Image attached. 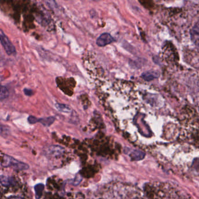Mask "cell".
Returning <instances> with one entry per match:
<instances>
[{
  "label": "cell",
  "mask_w": 199,
  "mask_h": 199,
  "mask_svg": "<svg viewBox=\"0 0 199 199\" xmlns=\"http://www.w3.org/2000/svg\"><path fill=\"white\" fill-rule=\"evenodd\" d=\"M1 165L4 167H12L13 169L17 170H25L29 168L28 165L25 163L18 161L15 159L6 155H2Z\"/></svg>",
  "instance_id": "1"
},
{
  "label": "cell",
  "mask_w": 199,
  "mask_h": 199,
  "mask_svg": "<svg viewBox=\"0 0 199 199\" xmlns=\"http://www.w3.org/2000/svg\"><path fill=\"white\" fill-rule=\"evenodd\" d=\"M0 39L1 44L5 49L6 54L9 55L16 54V50L14 46L2 30H1L0 33Z\"/></svg>",
  "instance_id": "2"
},
{
  "label": "cell",
  "mask_w": 199,
  "mask_h": 199,
  "mask_svg": "<svg viewBox=\"0 0 199 199\" xmlns=\"http://www.w3.org/2000/svg\"><path fill=\"white\" fill-rule=\"evenodd\" d=\"M115 41L113 37L108 33H104L97 39V44L100 47H103Z\"/></svg>",
  "instance_id": "3"
},
{
  "label": "cell",
  "mask_w": 199,
  "mask_h": 199,
  "mask_svg": "<svg viewBox=\"0 0 199 199\" xmlns=\"http://www.w3.org/2000/svg\"><path fill=\"white\" fill-rule=\"evenodd\" d=\"M191 37L194 43L199 46V21L191 30Z\"/></svg>",
  "instance_id": "4"
},
{
  "label": "cell",
  "mask_w": 199,
  "mask_h": 199,
  "mask_svg": "<svg viewBox=\"0 0 199 199\" xmlns=\"http://www.w3.org/2000/svg\"><path fill=\"white\" fill-rule=\"evenodd\" d=\"M63 149L58 146H52L48 148V151H47L48 153L50 155H59L61 153L63 152Z\"/></svg>",
  "instance_id": "5"
},
{
  "label": "cell",
  "mask_w": 199,
  "mask_h": 199,
  "mask_svg": "<svg viewBox=\"0 0 199 199\" xmlns=\"http://www.w3.org/2000/svg\"><path fill=\"white\" fill-rule=\"evenodd\" d=\"M55 121V118L54 117H48L46 118L43 119H39V122L41 123L42 124L45 126H50Z\"/></svg>",
  "instance_id": "6"
},
{
  "label": "cell",
  "mask_w": 199,
  "mask_h": 199,
  "mask_svg": "<svg viewBox=\"0 0 199 199\" xmlns=\"http://www.w3.org/2000/svg\"><path fill=\"white\" fill-rule=\"evenodd\" d=\"M144 154H143L141 151L135 150L133 151L132 153L130 154V157H132L133 160H140L144 158Z\"/></svg>",
  "instance_id": "7"
},
{
  "label": "cell",
  "mask_w": 199,
  "mask_h": 199,
  "mask_svg": "<svg viewBox=\"0 0 199 199\" xmlns=\"http://www.w3.org/2000/svg\"><path fill=\"white\" fill-rule=\"evenodd\" d=\"M157 73L154 71H148L145 72L144 74H143V78L147 80V81H150L153 79L156 78H157Z\"/></svg>",
  "instance_id": "8"
},
{
  "label": "cell",
  "mask_w": 199,
  "mask_h": 199,
  "mask_svg": "<svg viewBox=\"0 0 199 199\" xmlns=\"http://www.w3.org/2000/svg\"><path fill=\"white\" fill-rule=\"evenodd\" d=\"M55 107H56V109H57L59 111L62 112H64V113H68L71 110L70 108L68 106H67L66 105H64V104L56 103Z\"/></svg>",
  "instance_id": "9"
},
{
  "label": "cell",
  "mask_w": 199,
  "mask_h": 199,
  "mask_svg": "<svg viewBox=\"0 0 199 199\" xmlns=\"http://www.w3.org/2000/svg\"><path fill=\"white\" fill-rule=\"evenodd\" d=\"M1 184L4 186H10L13 182L12 179H11L9 177L4 176L3 175H1Z\"/></svg>",
  "instance_id": "10"
},
{
  "label": "cell",
  "mask_w": 199,
  "mask_h": 199,
  "mask_svg": "<svg viewBox=\"0 0 199 199\" xmlns=\"http://www.w3.org/2000/svg\"><path fill=\"white\" fill-rule=\"evenodd\" d=\"M9 96V92L6 87L4 86H1V94H0V98L1 100L2 101L7 98Z\"/></svg>",
  "instance_id": "11"
},
{
  "label": "cell",
  "mask_w": 199,
  "mask_h": 199,
  "mask_svg": "<svg viewBox=\"0 0 199 199\" xmlns=\"http://www.w3.org/2000/svg\"><path fill=\"white\" fill-rule=\"evenodd\" d=\"M43 188H44V185L43 184L37 185L35 187V192H36V199H39V198L41 197Z\"/></svg>",
  "instance_id": "12"
},
{
  "label": "cell",
  "mask_w": 199,
  "mask_h": 199,
  "mask_svg": "<svg viewBox=\"0 0 199 199\" xmlns=\"http://www.w3.org/2000/svg\"><path fill=\"white\" fill-rule=\"evenodd\" d=\"M28 121L31 123V124H34V123H36L37 122H39V119H37L34 116H30L29 117H28Z\"/></svg>",
  "instance_id": "13"
},
{
  "label": "cell",
  "mask_w": 199,
  "mask_h": 199,
  "mask_svg": "<svg viewBox=\"0 0 199 199\" xmlns=\"http://www.w3.org/2000/svg\"><path fill=\"white\" fill-rule=\"evenodd\" d=\"M24 92L25 94L27 96H31L33 95V91L31 90L30 89H27V88H25L24 90Z\"/></svg>",
  "instance_id": "14"
},
{
  "label": "cell",
  "mask_w": 199,
  "mask_h": 199,
  "mask_svg": "<svg viewBox=\"0 0 199 199\" xmlns=\"http://www.w3.org/2000/svg\"><path fill=\"white\" fill-rule=\"evenodd\" d=\"M8 199H24L21 197H10Z\"/></svg>",
  "instance_id": "15"
},
{
  "label": "cell",
  "mask_w": 199,
  "mask_h": 199,
  "mask_svg": "<svg viewBox=\"0 0 199 199\" xmlns=\"http://www.w3.org/2000/svg\"><path fill=\"white\" fill-rule=\"evenodd\" d=\"M141 199V198H135V199Z\"/></svg>",
  "instance_id": "16"
}]
</instances>
